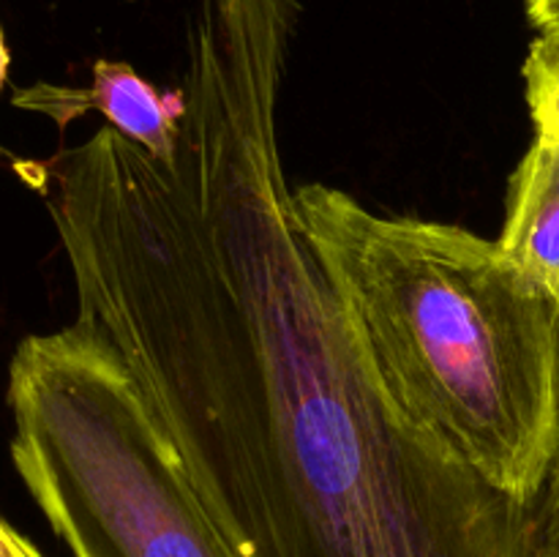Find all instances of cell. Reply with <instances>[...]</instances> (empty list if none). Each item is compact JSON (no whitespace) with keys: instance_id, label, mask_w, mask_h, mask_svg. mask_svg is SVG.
I'll list each match as a JSON object with an SVG mask.
<instances>
[{"instance_id":"cell-7","label":"cell","mask_w":559,"mask_h":557,"mask_svg":"<svg viewBox=\"0 0 559 557\" xmlns=\"http://www.w3.org/2000/svg\"><path fill=\"white\" fill-rule=\"evenodd\" d=\"M535 557H559V457L535 500Z\"/></svg>"},{"instance_id":"cell-10","label":"cell","mask_w":559,"mask_h":557,"mask_svg":"<svg viewBox=\"0 0 559 557\" xmlns=\"http://www.w3.org/2000/svg\"><path fill=\"white\" fill-rule=\"evenodd\" d=\"M9 63H11V55H9V47H5L3 27H0V87H3L5 76H9Z\"/></svg>"},{"instance_id":"cell-8","label":"cell","mask_w":559,"mask_h":557,"mask_svg":"<svg viewBox=\"0 0 559 557\" xmlns=\"http://www.w3.org/2000/svg\"><path fill=\"white\" fill-rule=\"evenodd\" d=\"M524 9L538 33L559 31V0H524Z\"/></svg>"},{"instance_id":"cell-2","label":"cell","mask_w":559,"mask_h":557,"mask_svg":"<svg viewBox=\"0 0 559 557\" xmlns=\"http://www.w3.org/2000/svg\"><path fill=\"white\" fill-rule=\"evenodd\" d=\"M295 208L393 402L522 502L559 457V306L473 229L374 213L325 183Z\"/></svg>"},{"instance_id":"cell-1","label":"cell","mask_w":559,"mask_h":557,"mask_svg":"<svg viewBox=\"0 0 559 557\" xmlns=\"http://www.w3.org/2000/svg\"><path fill=\"white\" fill-rule=\"evenodd\" d=\"M300 0H197L169 158L112 126L47 164L80 328L235 557H535L513 500L382 386L295 208L282 87Z\"/></svg>"},{"instance_id":"cell-12","label":"cell","mask_w":559,"mask_h":557,"mask_svg":"<svg viewBox=\"0 0 559 557\" xmlns=\"http://www.w3.org/2000/svg\"><path fill=\"white\" fill-rule=\"evenodd\" d=\"M557 306H559V300H557Z\"/></svg>"},{"instance_id":"cell-3","label":"cell","mask_w":559,"mask_h":557,"mask_svg":"<svg viewBox=\"0 0 559 557\" xmlns=\"http://www.w3.org/2000/svg\"><path fill=\"white\" fill-rule=\"evenodd\" d=\"M11 459L71 557H235L115 355L80 328L22 339Z\"/></svg>"},{"instance_id":"cell-11","label":"cell","mask_w":559,"mask_h":557,"mask_svg":"<svg viewBox=\"0 0 559 557\" xmlns=\"http://www.w3.org/2000/svg\"><path fill=\"white\" fill-rule=\"evenodd\" d=\"M16 557H44V555L36 549V546L31 544V541L25 538V541H22V544H20V549H16Z\"/></svg>"},{"instance_id":"cell-4","label":"cell","mask_w":559,"mask_h":557,"mask_svg":"<svg viewBox=\"0 0 559 557\" xmlns=\"http://www.w3.org/2000/svg\"><path fill=\"white\" fill-rule=\"evenodd\" d=\"M14 107L49 115L60 129L96 109L115 131L145 147L151 156L169 158L180 137L186 96L180 87L173 93H158L156 85L136 74L129 63L98 60L87 87L38 82L14 93Z\"/></svg>"},{"instance_id":"cell-9","label":"cell","mask_w":559,"mask_h":557,"mask_svg":"<svg viewBox=\"0 0 559 557\" xmlns=\"http://www.w3.org/2000/svg\"><path fill=\"white\" fill-rule=\"evenodd\" d=\"M22 541L25 538L0 519V557H16V549H20Z\"/></svg>"},{"instance_id":"cell-5","label":"cell","mask_w":559,"mask_h":557,"mask_svg":"<svg viewBox=\"0 0 559 557\" xmlns=\"http://www.w3.org/2000/svg\"><path fill=\"white\" fill-rule=\"evenodd\" d=\"M506 254L559 300V142L535 137L508 183Z\"/></svg>"},{"instance_id":"cell-6","label":"cell","mask_w":559,"mask_h":557,"mask_svg":"<svg viewBox=\"0 0 559 557\" xmlns=\"http://www.w3.org/2000/svg\"><path fill=\"white\" fill-rule=\"evenodd\" d=\"M522 71L535 131L559 142V31L540 33L530 44Z\"/></svg>"}]
</instances>
